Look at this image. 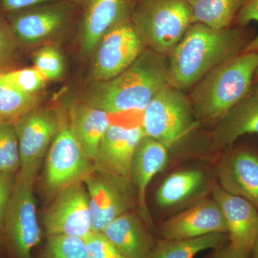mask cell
I'll use <instances>...</instances> for the list:
<instances>
[{"instance_id":"cell-16","label":"cell","mask_w":258,"mask_h":258,"mask_svg":"<svg viewBox=\"0 0 258 258\" xmlns=\"http://www.w3.org/2000/svg\"><path fill=\"white\" fill-rule=\"evenodd\" d=\"M218 176L222 189L258 210V152L246 147L234 149L222 159Z\"/></svg>"},{"instance_id":"cell-9","label":"cell","mask_w":258,"mask_h":258,"mask_svg":"<svg viewBox=\"0 0 258 258\" xmlns=\"http://www.w3.org/2000/svg\"><path fill=\"white\" fill-rule=\"evenodd\" d=\"M83 181L89 197L92 232H101L115 218L133 208L131 179L94 170Z\"/></svg>"},{"instance_id":"cell-23","label":"cell","mask_w":258,"mask_h":258,"mask_svg":"<svg viewBox=\"0 0 258 258\" xmlns=\"http://www.w3.org/2000/svg\"><path fill=\"white\" fill-rule=\"evenodd\" d=\"M204 174L201 171L189 169L177 171L168 176L156 195V200L161 208L177 205L189 198L203 184Z\"/></svg>"},{"instance_id":"cell-3","label":"cell","mask_w":258,"mask_h":258,"mask_svg":"<svg viewBox=\"0 0 258 258\" xmlns=\"http://www.w3.org/2000/svg\"><path fill=\"white\" fill-rule=\"evenodd\" d=\"M257 67L258 52H244L205 75L190 98L196 119H221L252 90Z\"/></svg>"},{"instance_id":"cell-33","label":"cell","mask_w":258,"mask_h":258,"mask_svg":"<svg viewBox=\"0 0 258 258\" xmlns=\"http://www.w3.org/2000/svg\"><path fill=\"white\" fill-rule=\"evenodd\" d=\"M55 1L56 0H0V11L10 15Z\"/></svg>"},{"instance_id":"cell-32","label":"cell","mask_w":258,"mask_h":258,"mask_svg":"<svg viewBox=\"0 0 258 258\" xmlns=\"http://www.w3.org/2000/svg\"><path fill=\"white\" fill-rule=\"evenodd\" d=\"M237 20L241 25H247L252 21L258 23V0H244L237 14ZM244 52H258V34L253 40L249 41Z\"/></svg>"},{"instance_id":"cell-17","label":"cell","mask_w":258,"mask_h":258,"mask_svg":"<svg viewBox=\"0 0 258 258\" xmlns=\"http://www.w3.org/2000/svg\"><path fill=\"white\" fill-rule=\"evenodd\" d=\"M169 149L159 141L145 135L139 142L132 161L131 180L137 189L139 211L148 225H152L146 202L148 186L166 166Z\"/></svg>"},{"instance_id":"cell-2","label":"cell","mask_w":258,"mask_h":258,"mask_svg":"<svg viewBox=\"0 0 258 258\" xmlns=\"http://www.w3.org/2000/svg\"><path fill=\"white\" fill-rule=\"evenodd\" d=\"M169 86L166 56L145 49L128 69L108 81L96 82L86 103L110 115L144 111L161 90Z\"/></svg>"},{"instance_id":"cell-28","label":"cell","mask_w":258,"mask_h":258,"mask_svg":"<svg viewBox=\"0 0 258 258\" xmlns=\"http://www.w3.org/2000/svg\"><path fill=\"white\" fill-rule=\"evenodd\" d=\"M0 81L29 95H38L47 80L35 67L26 68L0 74Z\"/></svg>"},{"instance_id":"cell-5","label":"cell","mask_w":258,"mask_h":258,"mask_svg":"<svg viewBox=\"0 0 258 258\" xmlns=\"http://www.w3.org/2000/svg\"><path fill=\"white\" fill-rule=\"evenodd\" d=\"M37 171L20 169L5 212L3 227L13 258H32L41 239L33 193Z\"/></svg>"},{"instance_id":"cell-13","label":"cell","mask_w":258,"mask_h":258,"mask_svg":"<svg viewBox=\"0 0 258 258\" xmlns=\"http://www.w3.org/2000/svg\"><path fill=\"white\" fill-rule=\"evenodd\" d=\"M144 136L142 126L110 125L98 147L95 170L131 179L134 154Z\"/></svg>"},{"instance_id":"cell-20","label":"cell","mask_w":258,"mask_h":258,"mask_svg":"<svg viewBox=\"0 0 258 258\" xmlns=\"http://www.w3.org/2000/svg\"><path fill=\"white\" fill-rule=\"evenodd\" d=\"M101 233L125 258H148L156 246L141 220L128 212L115 218Z\"/></svg>"},{"instance_id":"cell-34","label":"cell","mask_w":258,"mask_h":258,"mask_svg":"<svg viewBox=\"0 0 258 258\" xmlns=\"http://www.w3.org/2000/svg\"><path fill=\"white\" fill-rule=\"evenodd\" d=\"M13 186V176L0 174V227H3L4 222L5 212Z\"/></svg>"},{"instance_id":"cell-8","label":"cell","mask_w":258,"mask_h":258,"mask_svg":"<svg viewBox=\"0 0 258 258\" xmlns=\"http://www.w3.org/2000/svg\"><path fill=\"white\" fill-rule=\"evenodd\" d=\"M145 47L130 15L123 18L103 35L93 51L94 81L103 82L122 74L138 59Z\"/></svg>"},{"instance_id":"cell-14","label":"cell","mask_w":258,"mask_h":258,"mask_svg":"<svg viewBox=\"0 0 258 258\" xmlns=\"http://www.w3.org/2000/svg\"><path fill=\"white\" fill-rule=\"evenodd\" d=\"M213 199L221 208L227 226L230 245L249 254L258 235L257 209L245 199L215 186Z\"/></svg>"},{"instance_id":"cell-7","label":"cell","mask_w":258,"mask_h":258,"mask_svg":"<svg viewBox=\"0 0 258 258\" xmlns=\"http://www.w3.org/2000/svg\"><path fill=\"white\" fill-rule=\"evenodd\" d=\"M95 170L75 134L70 121H61L60 128L47 151L45 184L51 193L83 181Z\"/></svg>"},{"instance_id":"cell-38","label":"cell","mask_w":258,"mask_h":258,"mask_svg":"<svg viewBox=\"0 0 258 258\" xmlns=\"http://www.w3.org/2000/svg\"><path fill=\"white\" fill-rule=\"evenodd\" d=\"M255 77H256V79H257V87H258V67H257V71H256Z\"/></svg>"},{"instance_id":"cell-15","label":"cell","mask_w":258,"mask_h":258,"mask_svg":"<svg viewBox=\"0 0 258 258\" xmlns=\"http://www.w3.org/2000/svg\"><path fill=\"white\" fill-rule=\"evenodd\" d=\"M213 233H227L221 208L215 200H206L167 220L161 227L165 240H182Z\"/></svg>"},{"instance_id":"cell-36","label":"cell","mask_w":258,"mask_h":258,"mask_svg":"<svg viewBox=\"0 0 258 258\" xmlns=\"http://www.w3.org/2000/svg\"><path fill=\"white\" fill-rule=\"evenodd\" d=\"M251 252H252V258H258V235Z\"/></svg>"},{"instance_id":"cell-11","label":"cell","mask_w":258,"mask_h":258,"mask_svg":"<svg viewBox=\"0 0 258 258\" xmlns=\"http://www.w3.org/2000/svg\"><path fill=\"white\" fill-rule=\"evenodd\" d=\"M62 118L55 110L37 108L14 122L22 170H38L40 162L60 128Z\"/></svg>"},{"instance_id":"cell-31","label":"cell","mask_w":258,"mask_h":258,"mask_svg":"<svg viewBox=\"0 0 258 258\" xmlns=\"http://www.w3.org/2000/svg\"><path fill=\"white\" fill-rule=\"evenodd\" d=\"M83 240L88 258H125L101 232H91Z\"/></svg>"},{"instance_id":"cell-4","label":"cell","mask_w":258,"mask_h":258,"mask_svg":"<svg viewBox=\"0 0 258 258\" xmlns=\"http://www.w3.org/2000/svg\"><path fill=\"white\" fill-rule=\"evenodd\" d=\"M131 20L145 46L164 56L194 24L188 0H140Z\"/></svg>"},{"instance_id":"cell-10","label":"cell","mask_w":258,"mask_h":258,"mask_svg":"<svg viewBox=\"0 0 258 258\" xmlns=\"http://www.w3.org/2000/svg\"><path fill=\"white\" fill-rule=\"evenodd\" d=\"M47 235H68L84 239L92 232L89 197L83 181L57 193L45 213Z\"/></svg>"},{"instance_id":"cell-27","label":"cell","mask_w":258,"mask_h":258,"mask_svg":"<svg viewBox=\"0 0 258 258\" xmlns=\"http://www.w3.org/2000/svg\"><path fill=\"white\" fill-rule=\"evenodd\" d=\"M40 258H88L84 240L68 235H47Z\"/></svg>"},{"instance_id":"cell-29","label":"cell","mask_w":258,"mask_h":258,"mask_svg":"<svg viewBox=\"0 0 258 258\" xmlns=\"http://www.w3.org/2000/svg\"><path fill=\"white\" fill-rule=\"evenodd\" d=\"M35 68L47 81H54L62 77L64 71L63 57L60 51L52 45L40 49L34 58Z\"/></svg>"},{"instance_id":"cell-37","label":"cell","mask_w":258,"mask_h":258,"mask_svg":"<svg viewBox=\"0 0 258 258\" xmlns=\"http://www.w3.org/2000/svg\"><path fill=\"white\" fill-rule=\"evenodd\" d=\"M69 1L70 3H72V4L81 5V6H86L89 0H69Z\"/></svg>"},{"instance_id":"cell-18","label":"cell","mask_w":258,"mask_h":258,"mask_svg":"<svg viewBox=\"0 0 258 258\" xmlns=\"http://www.w3.org/2000/svg\"><path fill=\"white\" fill-rule=\"evenodd\" d=\"M131 0H89L81 25V45L93 52L103 35L129 15Z\"/></svg>"},{"instance_id":"cell-26","label":"cell","mask_w":258,"mask_h":258,"mask_svg":"<svg viewBox=\"0 0 258 258\" xmlns=\"http://www.w3.org/2000/svg\"><path fill=\"white\" fill-rule=\"evenodd\" d=\"M21 166L18 137L13 122L0 120V174L13 176Z\"/></svg>"},{"instance_id":"cell-35","label":"cell","mask_w":258,"mask_h":258,"mask_svg":"<svg viewBox=\"0 0 258 258\" xmlns=\"http://www.w3.org/2000/svg\"><path fill=\"white\" fill-rule=\"evenodd\" d=\"M216 258H248V254L233 248L230 244L220 251Z\"/></svg>"},{"instance_id":"cell-19","label":"cell","mask_w":258,"mask_h":258,"mask_svg":"<svg viewBox=\"0 0 258 258\" xmlns=\"http://www.w3.org/2000/svg\"><path fill=\"white\" fill-rule=\"evenodd\" d=\"M247 134L258 135L257 86L219 120L212 144L216 148L230 147Z\"/></svg>"},{"instance_id":"cell-24","label":"cell","mask_w":258,"mask_h":258,"mask_svg":"<svg viewBox=\"0 0 258 258\" xmlns=\"http://www.w3.org/2000/svg\"><path fill=\"white\" fill-rule=\"evenodd\" d=\"M227 239L225 233H213L189 240H165L156 244L148 258H195L203 251L220 247Z\"/></svg>"},{"instance_id":"cell-22","label":"cell","mask_w":258,"mask_h":258,"mask_svg":"<svg viewBox=\"0 0 258 258\" xmlns=\"http://www.w3.org/2000/svg\"><path fill=\"white\" fill-rule=\"evenodd\" d=\"M194 23L222 30L230 28L244 0H188Z\"/></svg>"},{"instance_id":"cell-1","label":"cell","mask_w":258,"mask_h":258,"mask_svg":"<svg viewBox=\"0 0 258 258\" xmlns=\"http://www.w3.org/2000/svg\"><path fill=\"white\" fill-rule=\"evenodd\" d=\"M248 43L238 29L192 24L168 56L169 86L181 91L192 87L217 66L244 52Z\"/></svg>"},{"instance_id":"cell-30","label":"cell","mask_w":258,"mask_h":258,"mask_svg":"<svg viewBox=\"0 0 258 258\" xmlns=\"http://www.w3.org/2000/svg\"><path fill=\"white\" fill-rule=\"evenodd\" d=\"M19 42L9 22L0 16V72L14 63Z\"/></svg>"},{"instance_id":"cell-25","label":"cell","mask_w":258,"mask_h":258,"mask_svg":"<svg viewBox=\"0 0 258 258\" xmlns=\"http://www.w3.org/2000/svg\"><path fill=\"white\" fill-rule=\"evenodd\" d=\"M38 95L21 92L0 81V120L14 122L20 117L38 108Z\"/></svg>"},{"instance_id":"cell-21","label":"cell","mask_w":258,"mask_h":258,"mask_svg":"<svg viewBox=\"0 0 258 258\" xmlns=\"http://www.w3.org/2000/svg\"><path fill=\"white\" fill-rule=\"evenodd\" d=\"M109 113L87 104H75L70 108L69 121L83 152L94 162L103 136L111 125Z\"/></svg>"},{"instance_id":"cell-12","label":"cell","mask_w":258,"mask_h":258,"mask_svg":"<svg viewBox=\"0 0 258 258\" xmlns=\"http://www.w3.org/2000/svg\"><path fill=\"white\" fill-rule=\"evenodd\" d=\"M71 3H47L9 15V23L19 41L33 44L55 35L66 26L73 14Z\"/></svg>"},{"instance_id":"cell-6","label":"cell","mask_w":258,"mask_h":258,"mask_svg":"<svg viewBox=\"0 0 258 258\" xmlns=\"http://www.w3.org/2000/svg\"><path fill=\"white\" fill-rule=\"evenodd\" d=\"M191 100L181 90L167 86L144 111V134L171 149L198 126Z\"/></svg>"}]
</instances>
